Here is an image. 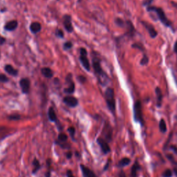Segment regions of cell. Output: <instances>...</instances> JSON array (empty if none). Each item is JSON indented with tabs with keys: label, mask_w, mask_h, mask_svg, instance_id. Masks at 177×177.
<instances>
[{
	"label": "cell",
	"mask_w": 177,
	"mask_h": 177,
	"mask_svg": "<svg viewBox=\"0 0 177 177\" xmlns=\"http://www.w3.org/2000/svg\"><path fill=\"white\" fill-rule=\"evenodd\" d=\"M147 11L148 12H151V13H156L158 20H159L165 26L172 28L174 30L172 23L170 21L169 19L167 18L166 13H165L164 11H163L162 8L154 6H149L147 7Z\"/></svg>",
	"instance_id": "6da1fadb"
},
{
	"label": "cell",
	"mask_w": 177,
	"mask_h": 177,
	"mask_svg": "<svg viewBox=\"0 0 177 177\" xmlns=\"http://www.w3.org/2000/svg\"><path fill=\"white\" fill-rule=\"evenodd\" d=\"M93 67L94 69L95 73L96 74V76H98L99 82L102 85H106L108 82L109 78L107 75L104 72V71L102 69V66L100 65V62L98 59L95 58L93 60Z\"/></svg>",
	"instance_id": "7a4b0ae2"
},
{
	"label": "cell",
	"mask_w": 177,
	"mask_h": 177,
	"mask_svg": "<svg viewBox=\"0 0 177 177\" xmlns=\"http://www.w3.org/2000/svg\"><path fill=\"white\" fill-rule=\"evenodd\" d=\"M105 97L109 109L113 113H115L116 100L114 96V90H113V88L111 87L107 88L106 91H105Z\"/></svg>",
	"instance_id": "3957f363"
},
{
	"label": "cell",
	"mask_w": 177,
	"mask_h": 177,
	"mask_svg": "<svg viewBox=\"0 0 177 177\" xmlns=\"http://www.w3.org/2000/svg\"><path fill=\"white\" fill-rule=\"evenodd\" d=\"M134 120L137 122L143 123V117L142 105L140 100H137L134 105Z\"/></svg>",
	"instance_id": "277c9868"
},
{
	"label": "cell",
	"mask_w": 177,
	"mask_h": 177,
	"mask_svg": "<svg viewBox=\"0 0 177 177\" xmlns=\"http://www.w3.org/2000/svg\"><path fill=\"white\" fill-rule=\"evenodd\" d=\"M80 60L82 64L86 71H89L90 69H91V66H90L89 61H88L87 56H86L87 55L86 50L84 48H81L80 50Z\"/></svg>",
	"instance_id": "5b68a950"
},
{
	"label": "cell",
	"mask_w": 177,
	"mask_h": 177,
	"mask_svg": "<svg viewBox=\"0 0 177 177\" xmlns=\"http://www.w3.org/2000/svg\"><path fill=\"white\" fill-rule=\"evenodd\" d=\"M141 24H142L143 26L146 28V30H147V32L149 34V36H150L151 38L156 37V36L158 35V33L151 24L145 21H141Z\"/></svg>",
	"instance_id": "8992f818"
},
{
	"label": "cell",
	"mask_w": 177,
	"mask_h": 177,
	"mask_svg": "<svg viewBox=\"0 0 177 177\" xmlns=\"http://www.w3.org/2000/svg\"><path fill=\"white\" fill-rule=\"evenodd\" d=\"M20 87L22 88V92L24 93H28L30 91V82L29 79L27 78H24L21 79L20 82Z\"/></svg>",
	"instance_id": "52a82bcc"
},
{
	"label": "cell",
	"mask_w": 177,
	"mask_h": 177,
	"mask_svg": "<svg viewBox=\"0 0 177 177\" xmlns=\"http://www.w3.org/2000/svg\"><path fill=\"white\" fill-rule=\"evenodd\" d=\"M97 142H98V145H100V147L101 148L102 151H103L104 154H108V153L111 151L109 145L107 142L105 140V139L99 137L98 139H97Z\"/></svg>",
	"instance_id": "ba28073f"
},
{
	"label": "cell",
	"mask_w": 177,
	"mask_h": 177,
	"mask_svg": "<svg viewBox=\"0 0 177 177\" xmlns=\"http://www.w3.org/2000/svg\"><path fill=\"white\" fill-rule=\"evenodd\" d=\"M63 24L65 29L69 33H71L73 31V26L71 23V17L69 15H65L63 17Z\"/></svg>",
	"instance_id": "9c48e42d"
},
{
	"label": "cell",
	"mask_w": 177,
	"mask_h": 177,
	"mask_svg": "<svg viewBox=\"0 0 177 177\" xmlns=\"http://www.w3.org/2000/svg\"><path fill=\"white\" fill-rule=\"evenodd\" d=\"M63 101H64V103H65L66 105H68V106L70 107H76L78 104V100L77 98L71 96H66L65 98L63 99Z\"/></svg>",
	"instance_id": "30bf717a"
},
{
	"label": "cell",
	"mask_w": 177,
	"mask_h": 177,
	"mask_svg": "<svg viewBox=\"0 0 177 177\" xmlns=\"http://www.w3.org/2000/svg\"><path fill=\"white\" fill-rule=\"evenodd\" d=\"M155 93L156 96V106L158 107H161L162 105L163 101V93L162 90L159 86H156L155 88Z\"/></svg>",
	"instance_id": "8fae6325"
},
{
	"label": "cell",
	"mask_w": 177,
	"mask_h": 177,
	"mask_svg": "<svg viewBox=\"0 0 177 177\" xmlns=\"http://www.w3.org/2000/svg\"><path fill=\"white\" fill-rule=\"evenodd\" d=\"M80 169L84 177H97L94 172H93V171H91L87 167L84 166V165H80Z\"/></svg>",
	"instance_id": "7c38bea8"
},
{
	"label": "cell",
	"mask_w": 177,
	"mask_h": 177,
	"mask_svg": "<svg viewBox=\"0 0 177 177\" xmlns=\"http://www.w3.org/2000/svg\"><path fill=\"white\" fill-rule=\"evenodd\" d=\"M125 26L127 27V35L130 37H133L134 36V33H135V28H134V26H133V24L132 23V22L129 21V20H127L126 21V25Z\"/></svg>",
	"instance_id": "4fadbf2b"
},
{
	"label": "cell",
	"mask_w": 177,
	"mask_h": 177,
	"mask_svg": "<svg viewBox=\"0 0 177 177\" xmlns=\"http://www.w3.org/2000/svg\"><path fill=\"white\" fill-rule=\"evenodd\" d=\"M18 26V23L16 20H12V21H10L7 22L5 25L4 28L6 30H8V31H13V30H15L17 28V27Z\"/></svg>",
	"instance_id": "5bb4252c"
},
{
	"label": "cell",
	"mask_w": 177,
	"mask_h": 177,
	"mask_svg": "<svg viewBox=\"0 0 177 177\" xmlns=\"http://www.w3.org/2000/svg\"><path fill=\"white\" fill-rule=\"evenodd\" d=\"M41 28H42V26L40 23L37 22H33L30 26V30L33 33H37L40 31Z\"/></svg>",
	"instance_id": "9a60e30c"
},
{
	"label": "cell",
	"mask_w": 177,
	"mask_h": 177,
	"mask_svg": "<svg viewBox=\"0 0 177 177\" xmlns=\"http://www.w3.org/2000/svg\"><path fill=\"white\" fill-rule=\"evenodd\" d=\"M41 73H42V74L43 75L44 77L47 78H52L53 74V73L51 69L49 67L42 68V69H41Z\"/></svg>",
	"instance_id": "2e32d148"
},
{
	"label": "cell",
	"mask_w": 177,
	"mask_h": 177,
	"mask_svg": "<svg viewBox=\"0 0 177 177\" xmlns=\"http://www.w3.org/2000/svg\"><path fill=\"white\" fill-rule=\"evenodd\" d=\"M5 71H6L8 74H10L11 76H16L18 74V71L16 70L13 66L10 65V64H7V65L5 66Z\"/></svg>",
	"instance_id": "e0dca14e"
},
{
	"label": "cell",
	"mask_w": 177,
	"mask_h": 177,
	"mask_svg": "<svg viewBox=\"0 0 177 177\" xmlns=\"http://www.w3.org/2000/svg\"><path fill=\"white\" fill-rule=\"evenodd\" d=\"M141 167L139 166V164L137 162H136L133 165L132 167V169H131V177H137V172L138 170H140Z\"/></svg>",
	"instance_id": "ac0fdd59"
},
{
	"label": "cell",
	"mask_w": 177,
	"mask_h": 177,
	"mask_svg": "<svg viewBox=\"0 0 177 177\" xmlns=\"http://www.w3.org/2000/svg\"><path fill=\"white\" fill-rule=\"evenodd\" d=\"M66 82H69V86L67 88H64V92L66 93H69V94H71V93H73L75 91V84L73 81L69 82L68 80H66Z\"/></svg>",
	"instance_id": "d6986e66"
},
{
	"label": "cell",
	"mask_w": 177,
	"mask_h": 177,
	"mask_svg": "<svg viewBox=\"0 0 177 177\" xmlns=\"http://www.w3.org/2000/svg\"><path fill=\"white\" fill-rule=\"evenodd\" d=\"M48 115H49V119H50L51 121L56 122L57 120V116H56L55 111H54L53 107H50V108L49 109Z\"/></svg>",
	"instance_id": "ffe728a7"
},
{
	"label": "cell",
	"mask_w": 177,
	"mask_h": 177,
	"mask_svg": "<svg viewBox=\"0 0 177 177\" xmlns=\"http://www.w3.org/2000/svg\"><path fill=\"white\" fill-rule=\"evenodd\" d=\"M131 160L127 157H125L119 161L118 167H125L130 164Z\"/></svg>",
	"instance_id": "44dd1931"
},
{
	"label": "cell",
	"mask_w": 177,
	"mask_h": 177,
	"mask_svg": "<svg viewBox=\"0 0 177 177\" xmlns=\"http://www.w3.org/2000/svg\"><path fill=\"white\" fill-rule=\"evenodd\" d=\"M159 129L162 133H166L167 132V125L164 119H161L159 122Z\"/></svg>",
	"instance_id": "7402d4cb"
},
{
	"label": "cell",
	"mask_w": 177,
	"mask_h": 177,
	"mask_svg": "<svg viewBox=\"0 0 177 177\" xmlns=\"http://www.w3.org/2000/svg\"><path fill=\"white\" fill-rule=\"evenodd\" d=\"M33 165L34 166V169L33 170V173L35 174V172H37L38 171V170L40 169V168H41L40 163L38 161V160L35 159H34Z\"/></svg>",
	"instance_id": "603a6c76"
},
{
	"label": "cell",
	"mask_w": 177,
	"mask_h": 177,
	"mask_svg": "<svg viewBox=\"0 0 177 177\" xmlns=\"http://www.w3.org/2000/svg\"><path fill=\"white\" fill-rule=\"evenodd\" d=\"M115 23L116 24L117 26H120V27H125L126 25V22H124L122 20V19L117 18L115 20Z\"/></svg>",
	"instance_id": "cb8c5ba5"
},
{
	"label": "cell",
	"mask_w": 177,
	"mask_h": 177,
	"mask_svg": "<svg viewBox=\"0 0 177 177\" xmlns=\"http://www.w3.org/2000/svg\"><path fill=\"white\" fill-rule=\"evenodd\" d=\"M149 57H148V56L146 55V54H144L143 57V58L141 59V60L140 61L141 65H142V66L147 65L148 63H149Z\"/></svg>",
	"instance_id": "d4e9b609"
},
{
	"label": "cell",
	"mask_w": 177,
	"mask_h": 177,
	"mask_svg": "<svg viewBox=\"0 0 177 177\" xmlns=\"http://www.w3.org/2000/svg\"><path fill=\"white\" fill-rule=\"evenodd\" d=\"M172 171L170 169H167L162 174L163 177H172Z\"/></svg>",
	"instance_id": "484cf974"
},
{
	"label": "cell",
	"mask_w": 177,
	"mask_h": 177,
	"mask_svg": "<svg viewBox=\"0 0 177 177\" xmlns=\"http://www.w3.org/2000/svg\"><path fill=\"white\" fill-rule=\"evenodd\" d=\"M132 48L138 49V50L142 51H144V47L142 45V44H139V43L133 44L132 45Z\"/></svg>",
	"instance_id": "4316f807"
},
{
	"label": "cell",
	"mask_w": 177,
	"mask_h": 177,
	"mask_svg": "<svg viewBox=\"0 0 177 177\" xmlns=\"http://www.w3.org/2000/svg\"><path fill=\"white\" fill-rule=\"evenodd\" d=\"M58 139L59 141H62V142H65V141H67L68 136L66 134H64V133H61V134H59Z\"/></svg>",
	"instance_id": "83f0119b"
},
{
	"label": "cell",
	"mask_w": 177,
	"mask_h": 177,
	"mask_svg": "<svg viewBox=\"0 0 177 177\" xmlns=\"http://www.w3.org/2000/svg\"><path fill=\"white\" fill-rule=\"evenodd\" d=\"M8 80H9V79H8V78L6 75L0 74V82H7Z\"/></svg>",
	"instance_id": "f1b7e54d"
},
{
	"label": "cell",
	"mask_w": 177,
	"mask_h": 177,
	"mask_svg": "<svg viewBox=\"0 0 177 177\" xmlns=\"http://www.w3.org/2000/svg\"><path fill=\"white\" fill-rule=\"evenodd\" d=\"M73 44L71 43V42H66L64 44V46H63V48H64V50H69L72 48Z\"/></svg>",
	"instance_id": "f546056e"
},
{
	"label": "cell",
	"mask_w": 177,
	"mask_h": 177,
	"mask_svg": "<svg viewBox=\"0 0 177 177\" xmlns=\"http://www.w3.org/2000/svg\"><path fill=\"white\" fill-rule=\"evenodd\" d=\"M55 35H56V36L58 37H60V38H63V37H64V33H63L62 30H60V29L56 30Z\"/></svg>",
	"instance_id": "4dcf8cb0"
},
{
	"label": "cell",
	"mask_w": 177,
	"mask_h": 177,
	"mask_svg": "<svg viewBox=\"0 0 177 177\" xmlns=\"http://www.w3.org/2000/svg\"><path fill=\"white\" fill-rule=\"evenodd\" d=\"M8 118L10 119V120H19V119L20 118V116L18 114H14V115H11L8 116Z\"/></svg>",
	"instance_id": "1f68e13d"
},
{
	"label": "cell",
	"mask_w": 177,
	"mask_h": 177,
	"mask_svg": "<svg viewBox=\"0 0 177 177\" xmlns=\"http://www.w3.org/2000/svg\"><path fill=\"white\" fill-rule=\"evenodd\" d=\"M152 1H153V0H144L143 4L144 6H146L147 7V6H150V4H151V2H152Z\"/></svg>",
	"instance_id": "d6a6232c"
},
{
	"label": "cell",
	"mask_w": 177,
	"mask_h": 177,
	"mask_svg": "<svg viewBox=\"0 0 177 177\" xmlns=\"http://www.w3.org/2000/svg\"><path fill=\"white\" fill-rule=\"evenodd\" d=\"M68 131H69V132L71 134V135L72 136H74V134H75V132H76V129H75V128H74V127H69V129H68Z\"/></svg>",
	"instance_id": "836d02e7"
},
{
	"label": "cell",
	"mask_w": 177,
	"mask_h": 177,
	"mask_svg": "<svg viewBox=\"0 0 177 177\" xmlns=\"http://www.w3.org/2000/svg\"><path fill=\"white\" fill-rule=\"evenodd\" d=\"M78 79L79 80V81L80 82H82V83L86 81V78H85L84 77V76H78Z\"/></svg>",
	"instance_id": "e575fe53"
},
{
	"label": "cell",
	"mask_w": 177,
	"mask_h": 177,
	"mask_svg": "<svg viewBox=\"0 0 177 177\" xmlns=\"http://www.w3.org/2000/svg\"><path fill=\"white\" fill-rule=\"evenodd\" d=\"M66 175H67V177H74V175H73L72 172L71 170H68L67 172H66Z\"/></svg>",
	"instance_id": "d590c367"
},
{
	"label": "cell",
	"mask_w": 177,
	"mask_h": 177,
	"mask_svg": "<svg viewBox=\"0 0 177 177\" xmlns=\"http://www.w3.org/2000/svg\"><path fill=\"white\" fill-rule=\"evenodd\" d=\"M5 41H6L5 38L2 37H0V45H2V44L5 42Z\"/></svg>",
	"instance_id": "8d00e7d4"
},
{
	"label": "cell",
	"mask_w": 177,
	"mask_h": 177,
	"mask_svg": "<svg viewBox=\"0 0 177 177\" xmlns=\"http://www.w3.org/2000/svg\"><path fill=\"white\" fill-rule=\"evenodd\" d=\"M118 177H126L125 174L124 173L123 171H121L118 174Z\"/></svg>",
	"instance_id": "74e56055"
},
{
	"label": "cell",
	"mask_w": 177,
	"mask_h": 177,
	"mask_svg": "<svg viewBox=\"0 0 177 177\" xmlns=\"http://www.w3.org/2000/svg\"><path fill=\"white\" fill-rule=\"evenodd\" d=\"M174 52L177 54V40L176 41V42H175L174 45Z\"/></svg>",
	"instance_id": "f35d334b"
},
{
	"label": "cell",
	"mask_w": 177,
	"mask_h": 177,
	"mask_svg": "<svg viewBox=\"0 0 177 177\" xmlns=\"http://www.w3.org/2000/svg\"><path fill=\"white\" fill-rule=\"evenodd\" d=\"M171 4H172V6H174V7L176 8V9H177V3H176V2H174V1H172Z\"/></svg>",
	"instance_id": "ab89813d"
},
{
	"label": "cell",
	"mask_w": 177,
	"mask_h": 177,
	"mask_svg": "<svg viewBox=\"0 0 177 177\" xmlns=\"http://www.w3.org/2000/svg\"><path fill=\"white\" fill-rule=\"evenodd\" d=\"M67 158L68 159H71V156H72V154H71V152H68L67 153Z\"/></svg>",
	"instance_id": "60d3db41"
},
{
	"label": "cell",
	"mask_w": 177,
	"mask_h": 177,
	"mask_svg": "<svg viewBox=\"0 0 177 177\" xmlns=\"http://www.w3.org/2000/svg\"><path fill=\"white\" fill-rule=\"evenodd\" d=\"M176 59H177V58H176Z\"/></svg>",
	"instance_id": "b9f144b4"
}]
</instances>
